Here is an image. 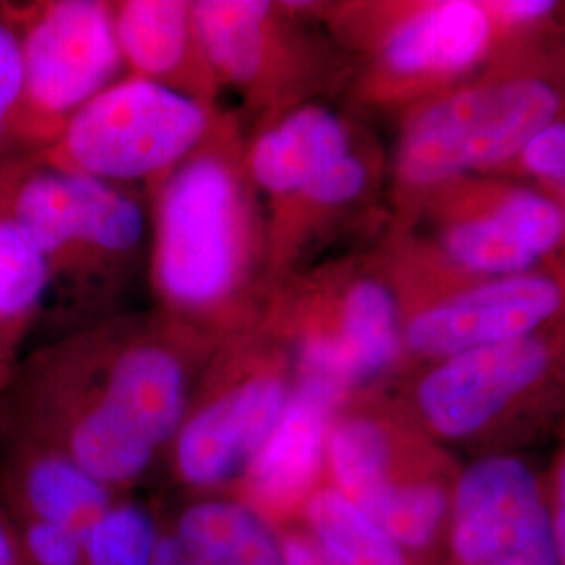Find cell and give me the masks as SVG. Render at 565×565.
Here are the masks:
<instances>
[{
    "label": "cell",
    "mask_w": 565,
    "mask_h": 565,
    "mask_svg": "<svg viewBox=\"0 0 565 565\" xmlns=\"http://www.w3.org/2000/svg\"><path fill=\"white\" fill-rule=\"evenodd\" d=\"M218 343L162 310L111 312L25 354L0 436L51 446L118 494L163 459Z\"/></svg>",
    "instance_id": "cell-1"
},
{
    "label": "cell",
    "mask_w": 565,
    "mask_h": 565,
    "mask_svg": "<svg viewBox=\"0 0 565 565\" xmlns=\"http://www.w3.org/2000/svg\"><path fill=\"white\" fill-rule=\"evenodd\" d=\"M145 193L156 308L216 343L260 323L273 294L268 233L239 114L224 111L207 141Z\"/></svg>",
    "instance_id": "cell-2"
},
{
    "label": "cell",
    "mask_w": 565,
    "mask_h": 565,
    "mask_svg": "<svg viewBox=\"0 0 565 565\" xmlns=\"http://www.w3.org/2000/svg\"><path fill=\"white\" fill-rule=\"evenodd\" d=\"M564 109L565 36L507 53L408 107L396 116L387 226L406 228L443 182L499 174Z\"/></svg>",
    "instance_id": "cell-3"
},
{
    "label": "cell",
    "mask_w": 565,
    "mask_h": 565,
    "mask_svg": "<svg viewBox=\"0 0 565 565\" xmlns=\"http://www.w3.org/2000/svg\"><path fill=\"white\" fill-rule=\"evenodd\" d=\"M413 422L469 459L565 440V323L404 369L387 382Z\"/></svg>",
    "instance_id": "cell-4"
},
{
    "label": "cell",
    "mask_w": 565,
    "mask_h": 565,
    "mask_svg": "<svg viewBox=\"0 0 565 565\" xmlns=\"http://www.w3.org/2000/svg\"><path fill=\"white\" fill-rule=\"evenodd\" d=\"M0 212L41 252L51 291L88 323L107 317L149 249L137 189L67 174L30 158L0 162Z\"/></svg>",
    "instance_id": "cell-5"
},
{
    "label": "cell",
    "mask_w": 565,
    "mask_h": 565,
    "mask_svg": "<svg viewBox=\"0 0 565 565\" xmlns=\"http://www.w3.org/2000/svg\"><path fill=\"white\" fill-rule=\"evenodd\" d=\"M461 463L413 422L387 385L348 392L331 413L327 484L429 565H440Z\"/></svg>",
    "instance_id": "cell-6"
},
{
    "label": "cell",
    "mask_w": 565,
    "mask_h": 565,
    "mask_svg": "<svg viewBox=\"0 0 565 565\" xmlns=\"http://www.w3.org/2000/svg\"><path fill=\"white\" fill-rule=\"evenodd\" d=\"M354 61V107L403 114L480 72L490 61L484 0L303 2Z\"/></svg>",
    "instance_id": "cell-7"
},
{
    "label": "cell",
    "mask_w": 565,
    "mask_h": 565,
    "mask_svg": "<svg viewBox=\"0 0 565 565\" xmlns=\"http://www.w3.org/2000/svg\"><path fill=\"white\" fill-rule=\"evenodd\" d=\"M296 384L294 352L264 321L218 343L163 455L177 484L191 497L231 494Z\"/></svg>",
    "instance_id": "cell-8"
},
{
    "label": "cell",
    "mask_w": 565,
    "mask_h": 565,
    "mask_svg": "<svg viewBox=\"0 0 565 565\" xmlns=\"http://www.w3.org/2000/svg\"><path fill=\"white\" fill-rule=\"evenodd\" d=\"M296 356L343 392L384 385L401 371V312L375 249L315 263L279 282L263 317Z\"/></svg>",
    "instance_id": "cell-9"
},
{
    "label": "cell",
    "mask_w": 565,
    "mask_h": 565,
    "mask_svg": "<svg viewBox=\"0 0 565 565\" xmlns=\"http://www.w3.org/2000/svg\"><path fill=\"white\" fill-rule=\"evenodd\" d=\"M193 9L216 78L254 121L348 93L354 61L303 2L193 0Z\"/></svg>",
    "instance_id": "cell-10"
},
{
    "label": "cell",
    "mask_w": 565,
    "mask_h": 565,
    "mask_svg": "<svg viewBox=\"0 0 565 565\" xmlns=\"http://www.w3.org/2000/svg\"><path fill=\"white\" fill-rule=\"evenodd\" d=\"M224 111L126 74L30 158L90 181L147 189L195 153Z\"/></svg>",
    "instance_id": "cell-11"
},
{
    "label": "cell",
    "mask_w": 565,
    "mask_h": 565,
    "mask_svg": "<svg viewBox=\"0 0 565 565\" xmlns=\"http://www.w3.org/2000/svg\"><path fill=\"white\" fill-rule=\"evenodd\" d=\"M21 49L15 158L51 147L86 103L126 76L109 0L2 2Z\"/></svg>",
    "instance_id": "cell-12"
},
{
    "label": "cell",
    "mask_w": 565,
    "mask_h": 565,
    "mask_svg": "<svg viewBox=\"0 0 565 565\" xmlns=\"http://www.w3.org/2000/svg\"><path fill=\"white\" fill-rule=\"evenodd\" d=\"M440 565H559L545 469L527 455L461 463Z\"/></svg>",
    "instance_id": "cell-13"
},
{
    "label": "cell",
    "mask_w": 565,
    "mask_h": 565,
    "mask_svg": "<svg viewBox=\"0 0 565 565\" xmlns=\"http://www.w3.org/2000/svg\"><path fill=\"white\" fill-rule=\"evenodd\" d=\"M564 323L565 263L562 260L471 282L403 315L401 371L520 340Z\"/></svg>",
    "instance_id": "cell-14"
},
{
    "label": "cell",
    "mask_w": 565,
    "mask_h": 565,
    "mask_svg": "<svg viewBox=\"0 0 565 565\" xmlns=\"http://www.w3.org/2000/svg\"><path fill=\"white\" fill-rule=\"evenodd\" d=\"M342 387L298 369L294 396L273 434L243 471L231 497L279 530L298 520L308 497L324 484L327 427Z\"/></svg>",
    "instance_id": "cell-15"
},
{
    "label": "cell",
    "mask_w": 565,
    "mask_h": 565,
    "mask_svg": "<svg viewBox=\"0 0 565 565\" xmlns=\"http://www.w3.org/2000/svg\"><path fill=\"white\" fill-rule=\"evenodd\" d=\"M384 179V153L366 132L352 151L285 202L266 207L270 287L312 266L324 247L371 207Z\"/></svg>",
    "instance_id": "cell-16"
},
{
    "label": "cell",
    "mask_w": 565,
    "mask_h": 565,
    "mask_svg": "<svg viewBox=\"0 0 565 565\" xmlns=\"http://www.w3.org/2000/svg\"><path fill=\"white\" fill-rule=\"evenodd\" d=\"M114 23L128 76L223 107V86L203 49L191 0H118Z\"/></svg>",
    "instance_id": "cell-17"
},
{
    "label": "cell",
    "mask_w": 565,
    "mask_h": 565,
    "mask_svg": "<svg viewBox=\"0 0 565 565\" xmlns=\"http://www.w3.org/2000/svg\"><path fill=\"white\" fill-rule=\"evenodd\" d=\"M366 137L364 128L327 102L306 103L254 121L247 168L266 207L285 202Z\"/></svg>",
    "instance_id": "cell-18"
},
{
    "label": "cell",
    "mask_w": 565,
    "mask_h": 565,
    "mask_svg": "<svg viewBox=\"0 0 565 565\" xmlns=\"http://www.w3.org/2000/svg\"><path fill=\"white\" fill-rule=\"evenodd\" d=\"M120 494L51 446L0 436V501L11 515L84 534Z\"/></svg>",
    "instance_id": "cell-19"
},
{
    "label": "cell",
    "mask_w": 565,
    "mask_h": 565,
    "mask_svg": "<svg viewBox=\"0 0 565 565\" xmlns=\"http://www.w3.org/2000/svg\"><path fill=\"white\" fill-rule=\"evenodd\" d=\"M277 534L285 565H429L327 482Z\"/></svg>",
    "instance_id": "cell-20"
},
{
    "label": "cell",
    "mask_w": 565,
    "mask_h": 565,
    "mask_svg": "<svg viewBox=\"0 0 565 565\" xmlns=\"http://www.w3.org/2000/svg\"><path fill=\"white\" fill-rule=\"evenodd\" d=\"M424 214L473 216L497 224L541 263L559 260L564 249L565 214L562 205L534 186L503 177L476 174L443 182L425 198L408 226Z\"/></svg>",
    "instance_id": "cell-21"
},
{
    "label": "cell",
    "mask_w": 565,
    "mask_h": 565,
    "mask_svg": "<svg viewBox=\"0 0 565 565\" xmlns=\"http://www.w3.org/2000/svg\"><path fill=\"white\" fill-rule=\"evenodd\" d=\"M198 565H285L279 534L231 494H200L166 515Z\"/></svg>",
    "instance_id": "cell-22"
},
{
    "label": "cell",
    "mask_w": 565,
    "mask_h": 565,
    "mask_svg": "<svg viewBox=\"0 0 565 565\" xmlns=\"http://www.w3.org/2000/svg\"><path fill=\"white\" fill-rule=\"evenodd\" d=\"M51 294L41 252L0 212V394L25 359V342Z\"/></svg>",
    "instance_id": "cell-23"
},
{
    "label": "cell",
    "mask_w": 565,
    "mask_h": 565,
    "mask_svg": "<svg viewBox=\"0 0 565 565\" xmlns=\"http://www.w3.org/2000/svg\"><path fill=\"white\" fill-rule=\"evenodd\" d=\"M163 518L120 494L84 534V565H151Z\"/></svg>",
    "instance_id": "cell-24"
},
{
    "label": "cell",
    "mask_w": 565,
    "mask_h": 565,
    "mask_svg": "<svg viewBox=\"0 0 565 565\" xmlns=\"http://www.w3.org/2000/svg\"><path fill=\"white\" fill-rule=\"evenodd\" d=\"M511 181L524 182L545 193L553 202L565 203V109L545 124L520 153L499 174Z\"/></svg>",
    "instance_id": "cell-25"
},
{
    "label": "cell",
    "mask_w": 565,
    "mask_h": 565,
    "mask_svg": "<svg viewBox=\"0 0 565 565\" xmlns=\"http://www.w3.org/2000/svg\"><path fill=\"white\" fill-rule=\"evenodd\" d=\"M28 565H84L82 539L51 522L11 515Z\"/></svg>",
    "instance_id": "cell-26"
},
{
    "label": "cell",
    "mask_w": 565,
    "mask_h": 565,
    "mask_svg": "<svg viewBox=\"0 0 565 565\" xmlns=\"http://www.w3.org/2000/svg\"><path fill=\"white\" fill-rule=\"evenodd\" d=\"M23 90L21 49L13 25L0 11V162L15 158L13 130Z\"/></svg>",
    "instance_id": "cell-27"
},
{
    "label": "cell",
    "mask_w": 565,
    "mask_h": 565,
    "mask_svg": "<svg viewBox=\"0 0 565 565\" xmlns=\"http://www.w3.org/2000/svg\"><path fill=\"white\" fill-rule=\"evenodd\" d=\"M546 492L555 530V545L559 565H565V440L559 443L557 452L545 469Z\"/></svg>",
    "instance_id": "cell-28"
},
{
    "label": "cell",
    "mask_w": 565,
    "mask_h": 565,
    "mask_svg": "<svg viewBox=\"0 0 565 565\" xmlns=\"http://www.w3.org/2000/svg\"><path fill=\"white\" fill-rule=\"evenodd\" d=\"M0 565H28L21 553L15 522L2 501H0Z\"/></svg>",
    "instance_id": "cell-29"
},
{
    "label": "cell",
    "mask_w": 565,
    "mask_h": 565,
    "mask_svg": "<svg viewBox=\"0 0 565 565\" xmlns=\"http://www.w3.org/2000/svg\"><path fill=\"white\" fill-rule=\"evenodd\" d=\"M564 214H565V203H564ZM559 260H562V263H565V243H564V249H562V256H559Z\"/></svg>",
    "instance_id": "cell-30"
}]
</instances>
